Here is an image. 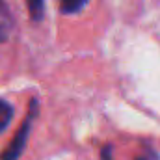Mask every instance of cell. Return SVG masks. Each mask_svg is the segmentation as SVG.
Instances as JSON below:
<instances>
[{
	"instance_id": "1",
	"label": "cell",
	"mask_w": 160,
	"mask_h": 160,
	"mask_svg": "<svg viewBox=\"0 0 160 160\" xmlns=\"http://www.w3.org/2000/svg\"><path fill=\"white\" fill-rule=\"evenodd\" d=\"M36 114H38V101H32L30 104V112L26 116V119L22 123V127L17 130V136L11 140V143L6 147V151L0 155V160H17L21 157L24 145H26V140L30 136V130H32V125H34V119H36Z\"/></svg>"
},
{
	"instance_id": "2",
	"label": "cell",
	"mask_w": 160,
	"mask_h": 160,
	"mask_svg": "<svg viewBox=\"0 0 160 160\" xmlns=\"http://www.w3.org/2000/svg\"><path fill=\"white\" fill-rule=\"evenodd\" d=\"M11 30H13V15L8 8V4L4 0H0V43H4L9 38Z\"/></svg>"
},
{
	"instance_id": "3",
	"label": "cell",
	"mask_w": 160,
	"mask_h": 160,
	"mask_svg": "<svg viewBox=\"0 0 160 160\" xmlns=\"http://www.w3.org/2000/svg\"><path fill=\"white\" fill-rule=\"evenodd\" d=\"M28 4V13L32 21H41L45 13V0H26Z\"/></svg>"
},
{
	"instance_id": "4",
	"label": "cell",
	"mask_w": 160,
	"mask_h": 160,
	"mask_svg": "<svg viewBox=\"0 0 160 160\" xmlns=\"http://www.w3.org/2000/svg\"><path fill=\"white\" fill-rule=\"evenodd\" d=\"M88 2L89 0H60V8L63 13L71 15V13H78Z\"/></svg>"
},
{
	"instance_id": "5",
	"label": "cell",
	"mask_w": 160,
	"mask_h": 160,
	"mask_svg": "<svg viewBox=\"0 0 160 160\" xmlns=\"http://www.w3.org/2000/svg\"><path fill=\"white\" fill-rule=\"evenodd\" d=\"M11 118H13V108L9 106V102L0 101V132L9 125Z\"/></svg>"
},
{
	"instance_id": "6",
	"label": "cell",
	"mask_w": 160,
	"mask_h": 160,
	"mask_svg": "<svg viewBox=\"0 0 160 160\" xmlns=\"http://www.w3.org/2000/svg\"><path fill=\"white\" fill-rule=\"evenodd\" d=\"M138 160H157V153L155 151H151V149H145L143 151V155H140Z\"/></svg>"
}]
</instances>
